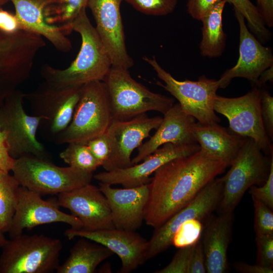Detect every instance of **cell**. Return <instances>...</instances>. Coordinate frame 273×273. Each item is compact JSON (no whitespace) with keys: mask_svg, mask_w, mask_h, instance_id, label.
I'll list each match as a JSON object with an SVG mask.
<instances>
[{"mask_svg":"<svg viewBox=\"0 0 273 273\" xmlns=\"http://www.w3.org/2000/svg\"><path fill=\"white\" fill-rule=\"evenodd\" d=\"M229 166L210 158L201 149L174 158L154 173L148 184L144 221L154 229L189 203L199 192Z\"/></svg>","mask_w":273,"mask_h":273,"instance_id":"6da1fadb","label":"cell"},{"mask_svg":"<svg viewBox=\"0 0 273 273\" xmlns=\"http://www.w3.org/2000/svg\"><path fill=\"white\" fill-rule=\"evenodd\" d=\"M72 31L81 38L80 49L67 68L60 69L43 65L40 70L44 80L61 85H83L103 81L112 67L109 56L95 27L83 9L73 21Z\"/></svg>","mask_w":273,"mask_h":273,"instance_id":"7a4b0ae2","label":"cell"},{"mask_svg":"<svg viewBox=\"0 0 273 273\" xmlns=\"http://www.w3.org/2000/svg\"><path fill=\"white\" fill-rule=\"evenodd\" d=\"M103 81L112 119H129L150 111L164 114L174 104L172 98L154 93L136 81L127 69L112 66Z\"/></svg>","mask_w":273,"mask_h":273,"instance_id":"3957f363","label":"cell"},{"mask_svg":"<svg viewBox=\"0 0 273 273\" xmlns=\"http://www.w3.org/2000/svg\"><path fill=\"white\" fill-rule=\"evenodd\" d=\"M61 241L42 234H21L7 241L0 256V273H50L60 265Z\"/></svg>","mask_w":273,"mask_h":273,"instance_id":"277c9868","label":"cell"},{"mask_svg":"<svg viewBox=\"0 0 273 273\" xmlns=\"http://www.w3.org/2000/svg\"><path fill=\"white\" fill-rule=\"evenodd\" d=\"M112 120L105 84L94 81L83 85L80 99L67 127L56 135L58 144H86L105 132Z\"/></svg>","mask_w":273,"mask_h":273,"instance_id":"5b68a950","label":"cell"},{"mask_svg":"<svg viewBox=\"0 0 273 273\" xmlns=\"http://www.w3.org/2000/svg\"><path fill=\"white\" fill-rule=\"evenodd\" d=\"M11 171L20 186L41 196L80 188L90 183L94 176L93 172L58 166L48 160L29 155L15 159Z\"/></svg>","mask_w":273,"mask_h":273,"instance_id":"8992f818","label":"cell"},{"mask_svg":"<svg viewBox=\"0 0 273 273\" xmlns=\"http://www.w3.org/2000/svg\"><path fill=\"white\" fill-rule=\"evenodd\" d=\"M46 45L40 35L25 30H0V107L29 77L37 54Z\"/></svg>","mask_w":273,"mask_h":273,"instance_id":"52a82bcc","label":"cell"},{"mask_svg":"<svg viewBox=\"0 0 273 273\" xmlns=\"http://www.w3.org/2000/svg\"><path fill=\"white\" fill-rule=\"evenodd\" d=\"M264 155L253 139L246 138L230 169L222 177V197L217 208L219 213L233 212L248 189L265 183L271 158Z\"/></svg>","mask_w":273,"mask_h":273,"instance_id":"ba28073f","label":"cell"},{"mask_svg":"<svg viewBox=\"0 0 273 273\" xmlns=\"http://www.w3.org/2000/svg\"><path fill=\"white\" fill-rule=\"evenodd\" d=\"M24 93L17 89L0 107V129L4 133L10 155L14 159L33 156L48 160L43 145L36 138L43 118L24 110Z\"/></svg>","mask_w":273,"mask_h":273,"instance_id":"9c48e42d","label":"cell"},{"mask_svg":"<svg viewBox=\"0 0 273 273\" xmlns=\"http://www.w3.org/2000/svg\"><path fill=\"white\" fill-rule=\"evenodd\" d=\"M143 60L152 67L164 82L163 84L158 81L157 84L178 101L185 112L202 124L220 121L213 108L216 92L220 88L219 80L202 75L197 81L178 80L160 65L155 57H144Z\"/></svg>","mask_w":273,"mask_h":273,"instance_id":"30bf717a","label":"cell"},{"mask_svg":"<svg viewBox=\"0 0 273 273\" xmlns=\"http://www.w3.org/2000/svg\"><path fill=\"white\" fill-rule=\"evenodd\" d=\"M260 90L257 87L245 95L226 98L216 95L213 108L228 120L232 133L253 139L266 155L273 153L260 113Z\"/></svg>","mask_w":273,"mask_h":273,"instance_id":"8fae6325","label":"cell"},{"mask_svg":"<svg viewBox=\"0 0 273 273\" xmlns=\"http://www.w3.org/2000/svg\"><path fill=\"white\" fill-rule=\"evenodd\" d=\"M83 85H61L44 80L34 90L24 93V98L32 115L47 121L49 132L57 135L70 123Z\"/></svg>","mask_w":273,"mask_h":273,"instance_id":"7c38bea8","label":"cell"},{"mask_svg":"<svg viewBox=\"0 0 273 273\" xmlns=\"http://www.w3.org/2000/svg\"><path fill=\"white\" fill-rule=\"evenodd\" d=\"M223 190L222 177H215L207 184L186 206L170 217L155 231L145 254V262L164 252L172 245L174 233L187 220L196 218L201 221L217 209Z\"/></svg>","mask_w":273,"mask_h":273,"instance_id":"4fadbf2b","label":"cell"},{"mask_svg":"<svg viewBox=\"0 0 273 273\" xmlns=\"http://www.w3.org/2000/svg\"><path fill=\"white\" fill-rule=\"evenodd\" d=\"M162 117H150L143 113L127 120L112 119L105 133L110 146V155L102 166L105 171L123 169L133 165L131 155L150 132L157 129Z\"/></svg>","mask_w":273,"mask_h":273,"instance_id":"5bb4252c","label":"cell"},{"mask_svg":"<svg viewBox=\"0 0 273 273\" xmlns=\"http://www.w3.org/2000/svg\"><path fill=\"white\" fill-rule=\"evenodd\" d=\"M57 200H44L39 194L20 186L17 202L9 232L14 238L37 226L52 223H64L71 229L79 230L82 225L72 214L62 211Z\"/></svg>","mask_w":273,"mask_h":273,"instance_id":"9a60e30c","label":"cell"},{"mask_svg":"<svg viewBox=\"0 0 273 273\" xmlns=\"http://www.w3.org/2000/svg\"><path fill=\"white\" fill-rule=\"evenodd\" d=\"M123 0H88L95 27L111 60L112 66L129 70L133 65L128 54L120 13Z\"/></svg>","mask_w":273,"mask_h":273,"instance_id":"2e32d148","label":"cell"},{"mask_svg":"<svg viewBox=\"0 0 273 273\" xmlns=\"http://www.w3.org/2000/svg\"><path fill=\"white\" fill-rule=\"evenodd\" d=\"M200 149L198 144L167 143L138 164L126 168L101 172L93 177L99 183L111 186L119 184L123 188L139 187L148 184L151 180L150 175L166 163L193 154Z\"/></svg>","mask_w":273,"mask_h":273,"instance_id":"e0dca14e","label":"cell"},{"mask_svg":"<svg viewBox=\"0 0 273 273\" xmlns=\"http://www.w3.org/2000/svg\"><path fill=\"white\" fill-rule=\"evenodd\" d=\"M65 236L69 240L84 238L106 247L119 257L121 273H129L145 262L148 241L135 231L116 228L95 231L70 228L65 231Z\"/></svg>","mask_w":273,"mask_h":273,"instance_id":"ac0fdd59","label":"cell"},{"mask_svg":"<svg viewBox=\"0 0 273 273\" xmlns=\"http://www.w3.org/2000/svg\"><path fill=\"white\" fill-rule=\"evenodd\" d=\"M234 11L239 26V57L236 64L218 79L220 88L226 87L236 77L246 78L257 86L261 74L273 65L271 49L263 46L248 29L243 16Z\"/></svg>","mask_w":273,"mask_h":273,"instance_id":"d6986e66","label":"cell"},{"mask_svg":"<svg viewBox=\"0 0 273 273\" xmlns=\"http://www.w3.org/2000/svg\"><path fill=\"white\" fill-rule=\"evenodd\" d=\"M60 206L68 209L81 221V229L95 231L115 228L108 200L98 187L90 183L58 194Z\"/></svg>","mask_w":273,"mask_h":273,"instance_id":"ffe728a7","label":"cell"},{"mask_svg":"<svg viewBox=\"0 0 273 273\" xmlns=\"http://www.w3.org/2000/svg\"><path fill=\"white\" fill-rule=\"evenodd\" d=\"M99 185L108 200L115 228L130 231L139 229L144 220L149 196L148 184L122 189L102 183Z\"/></svg>","mask_w":273,"mask_h":273,"instance_id":"44dd1931","label":"cell"},{"mask_svg":"<svg viewBox=\"0 0 273 273\" xmlns=\"http://www.w3.org/2000/svg\"><path fill=\"white\" fill-rule=\"evenodd\" d=\"M163 115L155 133L138 147L137 154L132 159L133 165L167 143L198 144L194 134L196 119L185 112L178 103L174 104Z\"/></svg>","mask_w":273,"mask_h":273,"instance_id":"7402d4cb","label":"cell"},{"mask_svg":"<svg viewBox=\"0 0 273 273\" xmlns=\"http://www.w3.org/2000/svg\"><path fill=\"white\" fill-rule=\"evenodd\" d=\"M50 0H10L15 8V15L22 30L32 32L47 39L59 51H70L72 44L64 29L48 24L44 9Z\"/></svg>","mask_w":273,"mask_h":273,"instance_id":"603a6c76","label":"cell"},{"mask_svg":"<svg viewBox=\"0 0 273 273\" xmlns=\"http://www.w3.org/2000/svg\"><path fill=\"white\" fill-rule=\"evenodd\" d=\"M233 212L219 213L205 229L201 241L208 273H224L228 268V249L231 240Z\"/></svg>","mask_w":273,"mask_h":273,"instance_id":"cb8c5ba5","label":"cell"},{"mask_svg":"<svg viewBox=\"0 0 273 273\" xmlns=\"http://www.w3.org/2000/svg\"><path fill=\"white\" fill-rule=\"evenodd\" d=\"M194 134L200 149L210 158L224 162L229 166L246 138L230 133L218 123L196 122Z\"/></svg>","mask_w":273,"mask_h":273,"instance_id":"d4e9b609","label":"cell"},{"mask_svg":"<svg viewBox=\"0 0 273 273\" xmlns=\"http://www.w3.org/2000/svg\"><path fill=\"white\" fill-rule=\"evenodd\" d=\"M70 250L69 256L56 269L57 273H93L98 266L114 253L106 247L79 238Z\"/></svg>","mask_w":273,"mask_h":273,"instance_id":"484cf974","label":"cell"},{"mask_svg":"<svg viewBox=\"0 0 273 273\" xmlns=\"http://www.w3.org/2000/svg\"><path fill=\"white\" fill-rule=\"evenodd\" d=\"M226 2L217 4L201 21L202 22L200 54L203 57L220 56L224 50L226 35L222 24V13Z\"/></svg>","mask_w":273,"mask_h":273,"instance_id":"4316f807","label":"cell"},{"mask_svg":"<svg viewBox=\"0 0 273 273\" xmlns=\"http://www.w3.org/2000/svg\"><path fill=\"white\" fill-rule=\"evenodd\" d=\"M88 0H50L44 9L46 22L63 27L67 35L72 31L71 25L79 13L87 7Z\"/></svg>","mask_w":273,"mask_h":273,"instance_id":"83f0119b","label":"cell"},{"mask_svg":"<svg viewBox=\"0 0 273 273\" xmlns=\"http://www.w3.org/2000/svg\"><path fill=\"white\" fill-rule=\"evenodd\" d=\"M20 185L9 172L0 171V229L8 232L17 202Z\"/></svg>","mask_w":273,"mask_h":273,"instance_id":"f1b7e54d","label":"cell"},{"mask_svg":"<svg viewBox=\"0 0 273 273\" xmlns=\"http://www.w3.org/2000/svg\"><path fill=\"white\" fill-rule=\"evenodd\" d=\"M232 5L234 10L241 13L247 20L251 31L261 43L269 40L270 33L266 28L256 7L250 0H223Z\"/></svg>","mask_w":273,"mask_h":273,"instance_id":"f546056e","label":"cell"},{"mask_svg":"<svg viewBox=\"0 0 273 273\" xmlns=\"http://www.w3.org/2000/svg\"><path fill=\"white\" fill-rule=\"evenodd\" d=\"M60 157L69 166L87 172L93 173L101 166L86 144L69 143Z\"/></svg>","mask_w":273,"mask_h":273,"instance_id":"4dcf8cb0","label":"cell"},{"mask_svg":"<svg viewBox=\"0 0 273 273\" xmlns=\"http://www.w3.org/2000/svg\"><path fill=\"white\" fill-rule=\"evenodd\" d=\"M202 221L192 218L183 223L174 233L172 245L180 248L196 244L200 239L203 232Z\"/></svg>","mask_w":273,"mask_h":273,"instance_id":"1f68e13d","label":"cell"},{"mask_svg":"<svg viewBox=\"0 0 273 273\" xmlns=\"http://www.w3.org/2000/svg\"><path fill=\"white\" fill-rule=\"evenodd\" d=\"M144 14L155 16L167 15L173 12L178 0H123Z\"/></svg>","mask_w":273,"mask_h":273,"instance_id":"d6a6232c","label":"cell"},{"mask_svg":"<svg viewBox=\"0 0 273 273\" xmlns=\"http://www.w3.org/2000/svg\"><path fill=\"white\" fill-rule=\"evenodd\" d=\"M254 206V229L256 236L273 235L272 210L252 197Z\"/></svg>","mask_w":273,"mask_h":273,"instance_id":"836d02e7","label":"cell"},{"mask_svg":"<svg viewBox=\"0 0 273 273\" xmlns=\"http://www.w3.org/2000/svg\"><path fill=\"white\" fill-rule=\"evenodd\" d=\"M195 244L179 248L170 263L155 273H188L191 257Z\"/></svg>","mask_w":273,"mask_h":273,"instance_id":"e575fe53","label":"cell"},{"mask_svg":"<svg viewBox=\"0 0 273 273\" xmlns=\"http://www.w3.org/2000/svg\"><path fill=\"white\" fill-rule=\"evenodd\" d=\"M252 197L259 200L271 209H273V153L267 179L261 187L253 186L249 188Z\"/></svg>","mask_w":273,"mask_h":273,"instance_id":"d590c367","label":"cell"},{"mask_svg":"<svg viewBox=\"0 0 273 273\" xmlns=\"http://www.w3.org/2000/svg\"><path fill=\"white\" fill-rule=\"evenodd\" d=\"M256 264L273 268V235L256 236Z\"/></svg>","mask_w":273,"mask_h":273,"instance_id":"8d00e7d4","label":"cell"},{"mask_svg":"<svg viewBox=\"0 0 273 273\" xmlns=\"http://www.w3.org/2000/svg\"><path fill=\"white\" fill-rule=\"evenodd\" d=\"M260 113L265 132L273 140V97L267 90H260Z\"/></svg>","mask_w":273,"mask_h":273,"instance_id":"74e56055","label":"cell"},{"mask_svg":"<svg viewBox=\"0 0 273 273\" xmlns=\"http://www.w3.org/2000/svg\"><path fill=\"white\" fill-rule=\"evenodd\" d=\"M86 145L101 166H103L108 161L111 152L110 143L105 132L92 139Z\"/></svg>","mask_w":273,"mask_h":273,"instance_id":"f35d334b","label":"cell"},{"mask_svg":"<svg viewBox=\"0 0 273 273\" xmlns=\"http://www.w3.org/2000/svg\"><path fill=\"white\" fill-rule=\"evenodd\" d=\"M222 1L223 0H188L187 12L193 19L201 21Z\"/></svg>","mask_w":273,"mask_h":273,"instance_id":"ab89813d","label":"cell"},{"mask_svg":"<svg viewBox=\"0 0 273 273\" xmlns=\"http://www.w3.org/2000/svg\"><path fill=\"white\" fill-rule=\"evenodd\" d=\"M207 272L205 259L201 241L199 240L193 249L188 268V273Z\"/></svg>","mask_w":273,"mask_h":273,"instance_id":"60d3db41","label":"cell"},{"mask_svg":"<svg viewBox=\"0 0 273 273\" xmlns=\"http://www.w3.org/2000/svg\"><path fill=\"white\" fill-rule=\"evenodd\" d=\"M0 30L7 33H14L22 30L15 14L0 7Z\"/></svg>","mask_w":273,"mask_h":273,"instance_id":"b9f144b4","label":"cell"},{"mask_svg":"<svg viewBox=\"0 0 273 273\" xmlns=\"http://www.w3.org/2000/svg\"><path fill=\"white\" fill-rule=\"evenodd\" d=\"M14 161L15 159L9 154L6 136L0 129V171L10 172Z\"/></svg>","mask_w":273,"mask_h":273,"instance_id":"7bdbcfd3","label":"cell"},{"mask_svg":"<svg viewBox=\"0 0 273 273\" xmlns=\"http://www.w3.org/2000/svg\"><path fill=\"white\" fill-rule=\"evenodd\" d=\"M256 7L266 25L273 26V0H256Z\"/></svg>","mask_w":273,"mask_h":273,"instance_id":"ee69618b","label":"cell"},{"mask_svg":"<svg viewBox=\"0 0 273 273\" xmlns=\"http://www.w3.org/2000/svg\"><path fill=\"white\" fill-rule=\"evenodd\" d=\"M236 270L243 273H272L273 268L267 267L258 264L251 265L238 262L235 265Z\"/></svg>","mask_w":273,"mask_h":273,"instance_id":"f6af8a7d","label":"cell"},{"mask_svg":"<svg viewBox=\"0 0 273 273\" xmlns=\"http://www.w3.org/2000/svg\"><path fill=\"white\" fill-rule=\"evenodd\" d=\"M273 81V67L272 65L264 70L258 78L257 86H262L267 81Z\"/></svg>","mask_w":273,"mask_h":273,"instance_id":"bcb514c9","label":"cell"},{"mask_svg":"<svg viewBox=\"0 0 273 273\" xmlns=\"http://www.w3.org/2000/svg\"><path fill=\"white\" fill-rule=\"evenodd\" d=\"M4 233L0 229V247H3L8 241L6 239Z\"/></svg>","mask_w":273,"mask_h":273,"instance_id":"7dc6e473","label":"cell"},{"mask_svg":"<svg viewBox=\"0 0 273 273\" xmlns=\"http://www.w3.org/2000/svg\"><path fill=\"white\" fill-rule=\"evenodd\" d=\"M9 2L10 0H0V7L7 4Z\"/></svg>","mask_w":273,"mask_h":273,"instance_id":"c3c4849f","label":"cell"}]
</instances>
